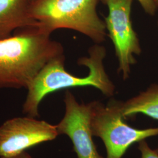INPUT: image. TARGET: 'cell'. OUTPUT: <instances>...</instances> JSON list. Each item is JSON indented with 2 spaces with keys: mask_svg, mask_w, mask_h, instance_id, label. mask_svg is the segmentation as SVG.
Segmentation results:
<instances>
[{
  "mask_svg": "<svg viewBox=\"0 0 158 158\" xmlns=\"http://www.w3.org/2000/svg\"><path fill=\"white\" fill-rule=\"evenodd\" d=\"M51 35L38 23L0 40V90L27 89L46 63L64 55Z\"/></svg>",
  "mask_w": 158,
  "mask_h": 158,
  "instance_id": "cell-1",
  "label": "cell"
},
{
  "mask_svg": "<svg viewBox=\"0 0 158 158\" xmlns=\"http://www.w3.org/2000/svg\"><path fill=\"white\" fill-rule=\"evenodd\" d=\"M106 48L96 44L89 50V56L82 57L78 64L88 68L85 77H77L64 69V55L51 60L42 68L30 82L23 106V113L27 116L39 117L40 104L46 96L57 91L78 87L91 86L106 97L115 93V86L109 77L104 64Z\"/></svg>",
  "mask_w": 158,
  "mask_h": 158,
  "instance_id": "cell-2",
  "label": "cell"
},
{
  "mask_svg": "<svg viewBox=\"0 0 158 158\" xmlns=\"http://www.w3.org/2000/svg\"><path fill=\"white\" fill-rule=\"evenodd\" d=\"M101 0H33L31 17L52 34L59 29H69L89 38L96 44L106 40V24L97 7Z\"/></svg>",
  "mask_w": 158,
  "mask_h": 158,
  "instance_id": "cell-3",
  "label": "cell"
},
{
  "mask_svg": "<svg viewBox=\"0 0 158 158\" xmlns=\"http://www.w3.org/2000/svg\"><path fill=\"white\" fill-rule=\"evenodd\" d=\"M89 126L92 135L102 139L107 152L106 158H122L132 145L158 136V127L137 129L125 121L118 101L107 105L100 102H90Z\"/></svg>",
  "mask_w": 158,
  "mask_h": 158,
  "instance_id": "cell-4",
  "label": "cell"
},
{
  "mask_svg": "<svg viewBox=\"0 0 158 158\" xmlns=\"http://www.w3.org/2000/svg\"><path fill=\"white\" fill-rule=\"evenodd\" d=\"M108 8L105 17L106 29L115 48L118 61V72L125 80L130 76L131 68L135 64L134 55L142 49L138 35L131 19L133 0H101Z\"/></svg>",
  "mask_w": 158,
  "mask_h": 158,
  "instance_id": "cell-5",
  "label": "cell"
},
{
  "mask_svg": "<svg viewBox=\"0 0 158 158\" xmlns=\"http://www.w3.org/2000/svg\"><path fill=\"white\" fill-rule=\"evenodd\" d=\"M58 136L56 125L44 120L28 116L8 119L0 126V157L19 155Z\"/></svg>",
  "mask_w": 158,
  "mask_h": 158,
  "instance_id": "cell-6",
  "label": "cell"
},
{
  "mask_svg": "<svg viewBox=\"0 0 158 158\" xmlns=\"http://www.w3.org/2000/svg\"><path fill=\"white\" fill-rule=\"evenodd\" d=\"M64 103V116L56 125L59 135H65L70 138L77 158H105L98 152L93 139L89 126L90 102L80 104L75 96L67 90Z\"/></svg>",
  "mask_w": 158,
  "mask_h": 158,
  "instance_id": "cell-7",
  "label": "cell"
},
{
  "mask_svg": "<svg viewBox=\"0 0 158 158\" xmlns=\"http://www.w3.org/2000/svg\"><path fill=\"white\" fill-rule=\"evenodd\" d=\"M31 3L30 0H0V40L39 23L30 14Z\"/></svg>",
  "mask_w": 158,
  "mask_h": 158,
  "instance_id": "cell-8",
  "label": "cell"
},
{
  "mask_svg": "<svg viewBox=\"0 0 158 158\" xmlns=\"http://www.w3.org/2000/svg\"><path fill=\"white\" fill-rule=\"evenodd\" d=\"M118 105L125 119L141 113L158 120V83L151 85L125 102L118 101Z\"/></svg>",
  "mask_w": 158,
  "mask_h": 158,
  "instance_id": "cell-9",
  "label": "cell"
},
{
  "mask_svg": "<svg viewBox=\"0 0 158 158\" xmlns=\"http://www.w3.org/2000/svg\"><path fill=\"white\" fill-rule=\"evenodd\" d=\"M138 149L141 153V158H158V153L149 147L146 140L138 142Z\"/></svg>",
  "mask_w": 158,
  "mask_h": 158,
  "instance_id": "cell-10",
  "label": "cell"
},
{
  "mask_svg": "<svg viewBox=\"0 0 158 158\" xmlns=\"http://www.w3.org/2000/svg\"><path fill=\"white\" fill-rule=\"evenodd\" d=\"M142 8L148 15L154 16L157 10L155 0H137Z\"/></svg>",
  "mask_w": 158,
  "mask_h": 158,
  "instance_id": "cell-11",
  "label": "cell"
},
{
  "mask_svg": "<svg viewBox=\"0 0 158 158\" xmlns=\"http://www.w3.org/2000/svg\"><path fill=\"white\" fill-rule=\"evenodd\" d=\"M1 158H32V156L29 154L26 151L22 153L19 155H18L14 156H11V157H1Z\"/></svg>",
  "mask_w": 158,
  "mask_h": 158,
  "instance_id": "cell-12",
  "label": "cell"
},
{
  "mask_svg": "<svg viewBox=\"0 0 158 158\" xmlns=\"http://www.w3.org/2000/svg\"><path fill=\"white\" fill-rule=\"evenodd\" d=\"M155 4L157 8H158V0H155Z\"/></svg>",
  "mask_w": 158,
  "mask_h": 158,
  "instance_id": "cell-13",
  "label": "cell"
},
{
  "mask_svg": "<svg viewBox=\"0 0 158 158\" xmlns=\"http://www.w3.org/2000/svg\"></svg>",
  "mask_w": 158,
  "mask_h": 158,
  "instance_id": "cell-14",
  "label": "cell"
}]
</instances>
